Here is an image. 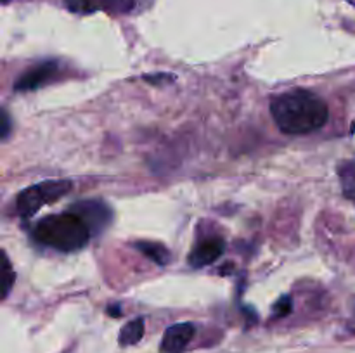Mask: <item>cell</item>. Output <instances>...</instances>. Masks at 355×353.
I'll use <instances>...</instances> for the list:
<instances>
[{
  "instance_id": "1",
  "label": "cell",
  "mask_w": 355,
  "mask_h": 353,
  "mask_svg": "<svg viewBox=\"0 0 355 353\" xmlns=\"http://www.w3.org/2000/svg\"><path fill=\"white\" fill-rule=\"evenodd\" d=\"M270 114L279 130L290 135H305L319 130L329 118L324 100L304 89H295L274 97Z\"/></svg>"
},
{
  "instance_id": "2",
  "label": "cell",
  "mask_w": 355,
  "mask_h": 353,
  "mask_svg": "<svg viewBox=\"0 0 355 353\" xmlns=\"http://www.w3.org/2000/svg\"><path fill=\"white\" fill-rule=\"evenodd\" d=\"M90 235L92 234L85 221L73 211L49 215L42 218L33 228L35 241L64 253L85 248Z\"/></svg>"
},
{
  "instance_id": "3",
  "label": "cell",
  "mask_w": 355,
  "mask_h": 353,
  "mask_svg": "<svg viewBox=\"0 0 355 353\" xmlns=\"http://www.w3.org/2000/svg\"><path fill=\"white\" fill-rule=\"evenodd\" d=\"M71 189L73 183L69 180H44L40 183H35L17 194L16 211L23 218H30L42 206L61 199Z\"/></svg>"
},
{
  "instance_id": "4",
  "label": "cell",
  "mask_w": 355,
  "mask_h": 353,
  "mask_svg": "<svg viewBox=\"0 0 355 353\" xmlns=\"http://www.w3.org/2000/svg\"><path fill=\"white\" fill-rule=\"evenodd\" d=\"M69 211L78 215L85 221L90 234H99V232H103L111 221V215H113L103 201H82V203L73 204Z\"/></svg>"
},
{
  "instance_id": "5",
  "label": "cell",
  "mask_w": 355,
  "mask_h": 353,
  "mask_svg": "<svg viewBox=\"0 0 355 353\" xmlns=\"http://www.w3.org/2000/svg\"><path fill=\"white\" fill-rule=\"evenodd\" d=\"M59 64L55 61H45L42 64H37L35 68H31L30 71H26L24 75H21L17 78V82L14 83V90L17 92H23V90H37L40 87L47 85L52 80L58 76Z\"/></svg>"
},
{
  "instance_id": "6",
  "label": "cell",
  "mask_w": 355,
  "mask_h": 353,
  "mask_svg": "<svg viewBox=\"0 0 355 353\" xmlns=\"http://www.w3.org/2000/svg\"><path fill=\"white\" fill-rule=\"evenodd\" d=\"M196 327L191 322H180V324L170 325L162 338L159 353H184L187 345L193 339Z\"/></svg>"
},
{
  "instance_id": "7",
  "label": "cell",
  "mask_w": 355,
  "mask_h": 353,
  "mask_svg": "<svg viewBox=\"0 0 355 353\" xmlns=\"http://www.w3.org/2000/svg\"><path fill=\"white\" fill-rule=\"evenodd\" d=\"M225 251V242L220 237H210L201 241L200 244L194 246L193 251L189 253V265L194 269H201V266H207L210 263H214L215 260H218L222 256V253Z\"/></svg>"
},
{
  "instance_id": "8",
  "label": "cell",
  "mask_w": 355,
  "mask_h": 353,
  "mask_svg": "<svg viewBox=\"0 0 355 353\" xmlns=\"http://www.w3.org/2000/svg\"><path fill=\"white\" fill-rule=\"evenodd\" d=\"M142 336H144V318L139 317L121 327L120 336H118V343L121 346H132L141 341Z\"/></svg>"
},
{
  "instance_id": "9",
  "label": "cell",
  "mask_w": 355,
  "mask_h": 353,
  "mask_svg": "<svg viewBox=\"0 0 355 353\" xmlns=\"http://www.w3.org/2000/svg\"><path fill=\"white\" fill-rule=\"evenodd\" d=\"M135 248L139 249L141 253H144L148 258H151L153 262H156L158 265H165V263L170 262V253L165 246L162 244H156V242H137Z\"/></svg>"
},
{
  "instance_id": "10",
  "label": "cell",
  "mask_w": 355,
  "mask_h": 353,
  "mask_svg": "<svg viewBox=\"0 0 355 353\" xmlns=\"http://www.w3.org/2000/svg\"><path fill=\"white\" fill-rule=\"evenodd\" d=\"M66 7L76 14H90L103 10L104 0H64Z\"/></svg>"
},
{
  "instance_id": "11",
  "label": "cell",
  "mask_w": 355,
  "mask_h": 353,
  "mask_svg": "<svg viewBox=\"0 0 355 353\" xmlns=\"http://www.w3.org/2000/svg\"><path fill=\"white\" fill-rule=\"evenodd\" d=\"M135 3H137V0H104L103 10L113 14H125L130 12Z\"/></svg>"
},
{
  "instance_id": "12",
  "label": "cell",
  "mask_w": 355,
  "mask_h": 353,
  "mask_svg": "<svg viewBox=\"0 0 355 353\" xmlns=\"http://www.w3.org/2000/svg\"><path fill=\"white\" fill-rule=\"evenodd\" d=\"M2 287H3V298L9 294L10 287H12V282H14V272L12 269H10V263H9V258H7L6 253H2Z\"/></svg>"
},
{
  "instance_id": "13",
  "label": "cell",
  "mask_w": 355,
  "mask_h": 353,
  "mask_svg": "<svg viewBox=\"0 0 355 353\" xmlns=\"http://www.w3.org/2000/svg\"><path fill=\"white\" fill-rule=\"evenodd\" d=\"M291 310H293V300H291L290 296H283L279 301H277L276 307H274V315H277V317H284V315L290 314Z\"/></svg>"
},
{
  "instance_id": "14",
  "label": "cell",
  "mask_w": 355,
  "mask_h": 353,
  "mask_svg": "<svg viewBox=\"0 0 355 353\" xmlns=\"http://www.w3.org/2000/svg\"><path fill=\"white\" fill-rule=\"evenodd\" d=\"M9 127H10V120H9V114H7L6 109H2V138H6L9 135Z\"/></svg>"
},
{
  "instance_id": "15",
  "label": "cell",
  "mask_w": 355,
  "mask_h": 353,
  "mask_svg": "<svg viewBox=\"0 0 355 353\" xmlns=\"http://www.w3.org/2000/svg\"><path fill=\"white\" fill-rule=\"evenodd\" d=\"M347 2H350V3H352V6H355V0H347Z\"/></svg>"
}]
</instances>
